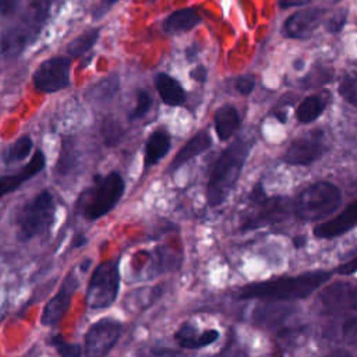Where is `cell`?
Wrapping results in <instances>:
<instances>
[{
  "label": "cell",
  "mask_w": 357,
  "mask_h": 357,
  "mask_svg": "<svg viewBox=\"0 0 357 357\" xmlns=\"http://www.w3.org/2000/svg\"><path fill=\"white\" fill-rule=\"evenodd\" d=\"M331 278L328 271H311L297 276H284L264 282L250 283L240 289L238 297L243 300L262 298L273 301L301 300L318 290Z\"/></svg>",
  "instance_id": "6da1fadb"
},
{
  "label": "cell",
  "mask_w": 357,
  "mask_h": 357,
  "mask_svg": "<svg viewBox=\"0 0 357 357\" xmlns=\"http://www.w3.org/2000/svg\"><path fill=\"white\" fill-rule=\"evenodd\" d=\"M250 149L251 144L248 141L237 138L220 153L206 184V201L211 206L223 204L230 195L243 172Z\"/></svg>",
  "instance_id": "7a4b0ae2"
},
{
  "label": "cell",
  "mask_w": 357,
  "mask_h": 357,
  "mask_svg": "<svg viewBox=\"0 0 357 357\" xmlns=\"http://www.w3.org/2000/svg\"><path fill=\"white\" fill-rule=\"evenodd\" d=\"M53 0H29L22 18L1 36L0 47L6 57H17L35 39L46 22Z\"/></svg>",
  "instance_id": "3957f363"
},
{
  "label": "cell",
  "mask_w": 357,
  "mask_h": 357,
  "mask_svg": "<svg viewBox=\"0 0 357 357\" xmlns=\"http://www.w3.org/2000/svg\"><path fill=\"white\" fill-rule=\"evenodd\" d=\"M124 192V180L117 172L95 177L92 187L78 198V212L88 220H96L107 215L120 201Z\"/></svg>",
  "instance_id": "277c9868"
},
{
  "label": "cell",
  "mask_w": 357,
  "mask_h": 357,
  "mask_svg": "<svg viewBox=\"0 0 357 357\" xmlns=\"http://www.w3.org/2000/svg\"><path fill=\"white\" fill-rule=\"evenodd\" d=\"M342 201L337 185L329 181H318L304 188L294 204L296 215L305 222L321 220L333 213Z\"/></svg>",
  "instance_id": "5b68a950"
},
{
  "label": "cell",
  "mask_w": 357,
  "mask_h": 357,
  "mask_svg": "<svg viewBox=\"0 0 357 357\" xmlns=\"http://www.w3.org/2000/svg\"><path fill=\"white\" fill-rule=\"evenodd\" d=\"M56 204L50 191L43 190L29 199L17 216L18 233L22 240L45 234L54 220Z\"/></svg>",
  "instance_id": "8992f818"
},
{
  "label": "cell",
  "mask_w": 357,
  "mask_h": 357,
  "mask_svg": "<svg viewBox=\"0 0 357 357\" xmlns=\"http://www.w3.org/2000/svg\"><path fill=\"white\" fill-rule=\"evenodd\" d=\"M119 286L120 275L117 261L107 259L105 262H100L93 269L86 287V305L93 310L106 308L112 305L117 298Z\"/></svg>",
  "instance_id": "52a82bcc"
},
{
  "label": "cell",
  "mask_w": 357,
  "mask_h": 357,
  "mask_svg": "<svg viewBox=\"0 0 357 357\" xmlns=\"http://www.w3.org/2000/svg\"><path fill=\"white\" fill-rule=\"evenodd\" d=\"M254 208L245 213L243 218V229H257L264 225H269L282 220L287 216L289 205L284 198H266L261 188H255L252 194Z\"/></svg>",
  "instance_id": "ba28073f"
},
{
  "label": "cell",
  "mask_w": 357,
  "mask_h": 357,
  "mask_svg": "<svg viewBox=\"0 0 357 357\" xmlns=\"http://www.w3.org/2000/svg\"><path fill=\"white\" fill-rule=\"evenodd\" d=\"M71 61L66 56H56L45 60L32 75L33 85L38 91L53 93L70 85Z\"/></svg>",
  "instance_id": "9c48e42d"
},
{
  "label": "cell",
  "mask_w": 357,
  "mask_h": 357,
  "mask_svg": "<svg viewBox=\"0 0 357 357\" xmlns=\"http://www.w3.org/2000/svg\"><path fill=\"white\" fill-rule=\"evenodd\" d=\"M121 324L112 318H103L92 324L85 335V354L91 357L107 354L121 335Z\"/></svg>",
  "instance_id": "30bf717a"
},
{
  "label": "cell",
  "mask_w": 357,
  "mask_h": 357,
  "mask_svg": "<svg viewBox=\"0 0 357 357\" xmlns=\"http://www.w3.org/2000/svg\"><path fill=\"white\" fill-rule=\"evenodd\" d=\"M324 151V132L321 130H317L307 135L296 138L284 152L283 160L289 165L307 166L319 159Z\"/></svg>",
  "instance_id": "8fae6325"
},
{
  "label": "cell",
  "mask_w": 357,
  "mask_h": 357,
  "mask_svg": "<svg viewBox=\"0 0 357 357\" xmlns=\"http://www.w3.org/2000/svg\"><path fill=\"white\" fill-rule=\"evenodd\" d=\"M325 10L318 7H307L293 13L283 24V33L293 39H307L321 25Z\"/></svg>",
  "instance_id": "7c38bea8"
},
{
  "label": "cell",
  "mask_w": 357,
  "mask_h": 357,
  "mask_svg": "<svg viewBox=\"0 0 357 357\" xmlns=\"http://www.w3.org/2000/svg\"><path fill=\"white\" fill-rule=\"evenodd\" d=\"M77 287H78V279L74 275V272H71L66 276L57 294L54 297H52L50 301L45 305V310L42 314L43 325L52 326V325L59 324L63 319V317L66 315V312L70 307L73 294Z\"/></svg>",
  "instance_id": "4fadbf2b"
},
{
  "label": "cell",
  "mask_w": 357,
  "mask_h": 357,
  "mask_svg": "<svg viewBox=\"0 0 357 357\" xmlns=\"http://www.w3.org/2000/svg\"><path fill=\"white\" fill-rule=\"evenodd\" d=\"M357 226V199L346 206L337 216L329 219L314 229V234L319 238H332L344 234Z\"/></svg>",
  "instance_id": "5bb4252c"
},
{
  "label": "cell",
  "mask_w": 357,
  "mask_h": 357,
  "mask_svg": "<svg viewBox=\"0 0 357 357\" xmlns=\"http://www.w3.org/2000/svg\"><path fill=\"white\" fill-rule=\"evenodd\" d=\"M45 165H46V159L43 152L36 151L32 159L18 173L0 177V198L15 191L22 183L28 181L31 177L40 173L45 169Z\"/></svg>",
  "instance_id": "9a60e30c"
},
{
  "label": "cell",
  "mask_w": 357,
  "mask_h": 357,
  "mask_svg": "<svg viewBox=\"0 0 357 357\" xmlns=\"http://www.w3.org/2000/svg\"><path fill=\"white\" fill-rule=\"evenodd\" d=\"M201 22L202 17L198 10L194 7H185L169 14L162 22V29L166 33H181L194 29Z\"/></svg>",
  "instance_id": "2e32d148"
},
{
  "label": "cell",
  "mask_w": 357,
  "mask_h": 357,
  "mask_svg": "<svg viewBox=\"0 0 357 357\" xmlns=\"http://www.w3.org/2000/svg\"><path fill=\"white\" fill-rule=\"evenodd\" d=\"M212 145V138L211 134L205 130L197 132L192 138H190L185 145L183 148H180V151L176 153L174 159L172 160V170L178 169L181 165H184L185 162H188L190 159L201 155L202 152H205L206 149H209Z\"/></svg>",
  "instance_id": "e0dca14e"
},
{
  "label": "cell",
  "mask_w": 357,
  "mask_h": 357,
  "mask_svg": "<svg viewBox=\"0 0 357 357\" xmlns=\"http://www.w3.org/2000/svg\"><path fill=\"white\" fill-rule=\"evenodd\" d=\"M155 86L160 99L169 106H178L185 102V91L181 84L166 73H159L155 77Z\"/></svg>",
  "instance_id": "ac0fdd59"
},
{
  "label": "cell",
  "mask_w": 357,
  "mask_h": 357,
  "mask_svg": "<svg viewBox=\"0 0 357 357\" xmlns=\"http://www.w3.org/2000/svg\"><path fill=\"white\" fill-rule=\"evenodd\" d=\"M215 130L219 139H229L240 127V116L234 106L223 105L215 112Z\"/></svg>",
  "instance_id": "d6986e66"
},
{
  "label": "cell",
  "mask_w": 357,
  "mask_h": 357,
  "mask_svg": "<svg viewBox=\"0 0 357 357\" xmlns=\"http://www.w3.org/2000/svg\"><path fill=\"white\" fill-rule=\"evenodd\" d=\"M170 149V135L163 130H156L151 134L145 144V167L156 165Z\"/></svg>",
  "instance_id": "ffe728a7"
},
{
  "label": "cell",
  "mask_w": 357,
  "mask_h": 357,
  "mask_svg": "<svg viewBox=\"0 0 357 357\" xmlns=\"http://www.w3.org/2000/svg\"><path fill=\"white\" fill-rule=\"evenodd\" d=\"M325 109V102L319 95H311L301 100L296 110L297 120L300 123H311L317 120Z\"/></svg>",
  "instance_id": "44dd1931"
},
{
  "label": "cell",
  "mask_w": 357,
  "mask_h": 357,
  "mask_svg": "<svg viewBox=\"0 0 357 357\" xmlns=\"http://www.w3.org/2000/svg\"><path fill=\"white\" fill-rule=\"evenodd\" d=\"M32 148H33V142H32L31 137L22 135L7 149V152L4 155V160L7 163H14V162L22 160L31 153Z\"/></svg>",
  "instance_id": "7402d4cb"
},
{
  "label": "cell",
  "mask_w": 357,
  "mask_h": 357,
  "mask_svg": "<svg viewBox=\"0 0 357 357\" xmlns=\"http://www.w3.org/2000/svg\"><path fill=\"white\" fill-rule=\"evenodd\" d=\"M98 35H99V31L98 29H89L86 32H84L82 35L77 36L73 42H70L68 45V53L71 56H82L84 53H86L92 46L93 43L96 42L98 39Z\"/></svg>",
  "instance_id": "603a6c76"
},
{
  "label": "cell",
  "mask_w": 357,
  "mask_h": 357,
  "mask_svg": "<svg viewBox=\"0 0 357 357\" xmlns=\"http://www.w3.org/2000/svg\"><path fill=\"white\" fill-rule=\"evenodd\" d=\"M174 339L178 346L184 349H199V333L197 328L190 324H183L174 333Z\"/></svg>",
  "instance_id": "cb8c5ba5"
},
{
  "label": "cell",
  "mask_w": 357,
  "mask_h": 357,
  "mask_svg": "<svg viewBox=\"0 0 357 357\" xmlns=\"http://www.w3.org/2000/svg\"><path fill=\"white\" fill-rule=\"evenodd\" d=\"M117 89H119V79L116 77H107V78L99 81L98 84H95L89 89L88 95H91V98H93V99L102 100V99L112 98L117 92Z\"/></svg>",
  "instance_id": "d4e9b609"
},
{
  "label": "cell",
  "mask_w": 357,
  "mask_h": 357,
  "mask_svg": "<svg viewBox=\"0 0 357 357\" xmlns=\"http://www.w3.org/2000/svg\"><path fill=\"white\" fill-rule=\"evenodd\" d=\"M339 93L346 102L357 106V73H349L344 75L339 85Z\"/></svg>",
  "instance_id": "484cf974"
},
{
  "label": "cell",
  "mask_w": 357,
  "mask_h": 357,
  "mask_svg": "<svg viewBox=\"0 0 357 357\" xmlns=\"http://www.w3.org/2000/svg\"><path fill=\"white\" fill-rule=\"evenodd\" d=\"M151 106H152V99H151L149 93L145 91H138L135 106L130 113V120H138V119L144 117L148 113V110L151 109Z\"/></svg>",
  "instance_id": "4316f807"
},
{
  "label": "cell",
  "mask_w": 357,
  "mask_h": 357,
  "mask_svg": "<svg viewBox=\"0 0 357 357\" xmlns=\"http://www.w3.org/2000/svg\"><path fill=\"white\" fill-rule=\"evenodd\" d=\"M52 344L57 349V353L60 356H64V357H77L81 354V347L78 344H71V343H67L64 339H61L60 336H56L53 337L52 340Z\"/></svg>",
  "instance_id": "83f0119b"
},
{
  "label": "cell",
  "mask_w": 357,
  "mask_h": 357,
  "mask_svg": "<svg viewBox=\"0 0 357 357\" xmlns=\"http://www.w3.org/2000/svg\"><path fill=\"white\" fill-rule=\"evenodd\" d=\"M346 20H347V10H339L337 13H335V14L329 18V21H328V24H326L328 31L332 32V33L340 32V31L343 29L344 24H346Z\"/></svg>",
  "instance_id": "f1b7e54d"
},
{
  "label": "cell",
  "mask_w": 357,
  "mask_h": 357,
  "mask_svg": "<svg viewBox=\"0 0 357 357\" xmlns=\"http://www.w3.org/2000/svg\"><path fill=\"white\" fill-rule=\"evenodd\" d=\"M236 89L241 93V95H248L252 92L254 86H255V77L251 75V74H245V75H241L236 79V84H234Z\"/></svg>",
  "instance_id": "f546056e"
},
{
  "label": "cell",
  "mask_w": 357,
  "mask_h": 357,
  "mask_svg": "<svg viewBox=\"0 0 357 357\" xmlns=\"http://www.w3.org/2000/svg\"><path fill=\"white\" fill-rule=\"evenodd\" d=\"M21 0H0V15L7 17L17 11Z\"/></svg>",
  "instance_id": "4dcf8cb0"
},
{
  "label": "cell",
  "mask_w": 357,
  "mask_h": 357,
  "mask_svg": "<svg viewBox=\"0 0 357 357\" xmlns=\"http://www.w3.org/2000/svg\"><path fill=\"white\" fill-rule=\"evenodd\" d=\"M219 337V332L216 329H208L202 333H199V347L209 346Z\"/></svg>",
  "instance_id": "1f68e13d"
},
{
  "label": "cell",
  "mask_w": 357,
  "mask_h": 357,
  "mask_svg": "<svg viewBox=\"0 0 357 357\" xmlns=\"http://www.w3.org/2000/svg\"><path fill=\"white\" fill-rule=\"evenodd\" d=\"M356 272H357V257H354L353 259L342 264L337 268V273H340V275H351V273H356Z\"/></svg>",
  "instance_id": "d6a6232c"
},
{
  "label": "cell",
  "mask_w": 357,
  "mask_h": 357,
  "mask_svg": "<svg viewBox=\"0 0 357 357\" xmlns=\"http://www.w3.org/2000/svg\"><path fill=\"white\" fill-rule=\"evenodd\" d=\"M206 75H208V71L204 66H197L191 70L190 73V77L198 82H205L206 81Z\"/></svg>",
  "instance_id": "836d02e7"
},
{
  "label": "cell",
  "mask_w": 357,
  "mask_h": 357,
  "mask_svg": "<svg viewBox=\"0 0 357 357\" xmlns=\"http://www.w3.org/2000/svg\"><path fill=\"white\" fill-rule=\"evenodd\" d=\"M357 333V318H350L343 324V335L353 336Z\"/></svg>",
  "instance_id": "e575fe53"
},
{
  "label": "cell",
  "mask_w": 357,
  "mask_h": 357,
  "mask_svg": "<svg viewBox=\"0 0 357 357\" xmlns=\"http://www.w3.org/2000/svg\"><path fill=\"white\" fill-rule=\"evenodd\" d=\"M311 0H279L280 8H291V7H303L310 4Z\"/></svg>",
  "instance_id": "d590c367"
},
{
  "label": "cell",
  "mask_w": 357,
  "mask_h": 357,
  "mask_svg": "<svg viewBox=\"0 0 357 357\" xmlns=\"http://www.w3.org/2000/svg\"><path fill=\"white\" fill-rule=\"evenodd\" d=\"M347 308L357 311V287L351 284L349 287V294H347Z\"/></svg>",
  "instance_id": "8d00e7d4"
},
{
  "label": "cell",
  "mask_w": 357,
  "mask_h": 357,
  "mask_svg": "<svg viewBox=\"0 0 357 357\" xmlns=\"http://www.w3.org/2000/svg\"><path fill=\"white\" fill-rule=\"evenodd\" d=\"M117 0H100V4H99V11L96 15H102L103 13H106Z\"/></svg>",
  "instance_id": "74e56055"
},
{
  "label": "cell",
  "mask_w": 357,
  "mask_h": 357,
  "mask_svg": "<svg viewBox=\"0 0 357 357\" xmlns=\"http://www.w3.org/2000/svg\"><path fill=\"white\" fill-rule=\"evenodd\" d=\"M187 59H188V61H192L195 57H197V53H198V46L194 43L192 46H190L188 49H187Z\"/></svg>",
  "instance_id": "f35d334b"
},
{
  "label": "cell",
  "mask_w": 357,
  "mask_h": 357,
  "mask_svg": "<svg viewBox=\"0 0 357 357\" xmlns=\"http://www.w3.org/2000/svg\"><path fill=\"white\" fill-rule=\"evenodd\" d=\"M304 243H305V240H304L303 237H296V238H294V247H297V248L303 247Z\"/></svg>",
  "instance_id": "ab89813d"
},
{
  "label": "cell",
  "mask_w": 357,
  "mask_h": 357,
  "mask_svg": "<svg viewBox=\"0 0 357 357\" xmlns=\"http://www.w3.org/2000/svg\"><path fill=\"white\" fill-rule=\"evenodd\" d=\"M152 1H155V0H152Z\"/></svg>",
  "instance_id": "60d3db41"
}]
</instances>
